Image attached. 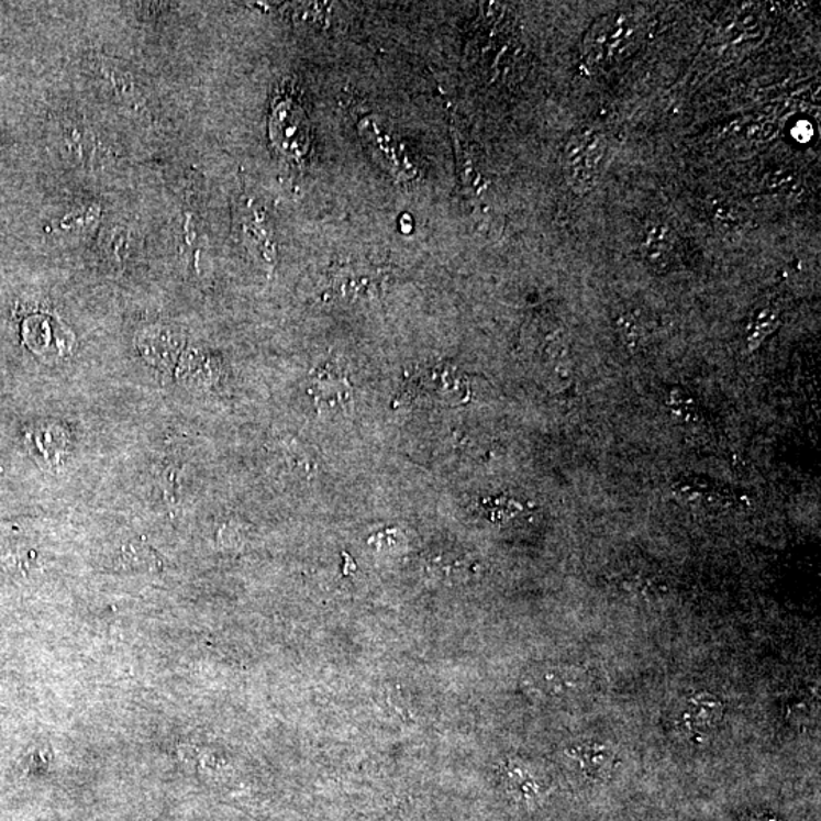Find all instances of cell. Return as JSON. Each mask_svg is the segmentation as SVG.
Wrapping results in <instances>:
<instances>
[{
    "instance_id": "6da1fadb",
    "label": "cell",
    "mask_w": 821,
    "mask_h": 821,
    "mask_svg": "<svg viewBox=\"0 0 821 821\" xmlns=\"http://www.w3.org/2000/svg\"><path fill=\"white\" fill-rule=\"evenodd\" d=\"M607 141L600 130L586 126L567 142L563 169L570 188L587 193L593 188L604 160Z\"/></svg>"
},
{
    "instance_id": "7a4b0ae2",
    "label": "cell",
    "mask_w": 821,
    "mask_h": 821,
    "mask_svg": "<svg viewBox=\"0 0 821 821\" xmlns=\"http://www.w3.org/2000/svg\"><path fill=\"white\" fill-rule=\"evenodd\" d=\"M636 23L632 15L610 13L593 23L583 42L587 65L602 67L618 62L633 45Z\"/></svg>"
},
{
    "instance_id": "3957f363",
    "label": "cell",
    "mask_w": 821,
    "mask_h": 821,
    "mask_svg": "<svg viewBox=\"0 0 821 821\" xmlns=\"http://www.w3.org/2000/svg\"><path fill=\"white\" fill-rule=\"evenodd\" d=\"M359 136L363 138L365 148L376 162L396 180L412 181L419 176L418 166L408 156L399 141L385 133L382 126L373 118H365L359 122Z\"/></svg>"
},
{
    "instance_id": "277c9868",
    "label": "cell",
    "mask_w": 821,
    "mask_h": 821,
    "mask_svg": "<svg viewBox=\"0 0 821 821\" xmlns=\"http://www.w3.org/2000/svg\"><path fill=\"white\" fill-rule=\"evenodd\" d=\"M62 141L67 158L77 162L78 165H98L107 157L104 142L86 122L67 118L62 129Z\"/></svg>"
},
{
    "instance_id": "5b68a950",
    "label": "cell",
    "mask_w": 821,
    "mask_h": 821,
    "mask_svg": "<svg viewBox=\"0 0 821 821\" xmlns=\"http://www.w3.org/2000/svg\"><path fill=\"white\" fill-rule=\"evenodd\" d=\"M677 236L672 225L661 220H650L642 225L639 233V247L646 264L654 271H666L672 268L676 256Z\"/></svg>"
},
{
    "instance_id": "8992f818",
    "label": "cell",
    "mask_w": 821,
    "mask_h": 821,
    "mask_svg": "<svg viewBox=\"0 0 821 821\" xmlns=\"http://www.w3.org/2000/svg\"><path fill=\"white\" fill-rule=\"evenodd\" d=\"M182 336L173 328L151 326L138 333L137 347L146 363L158 368H169L180 356Z\"/></svg>"
},
{
    "instance_id": "52a82bcc",
    "label": "cell",
    "mask_w": 821,
    "mask_h": 821,
    "mask_svg": "<svg viewBox=\"0 0 821 821\" xmlns=\"http://www.w3.org/2000/svg\"><path fill=\"white\" fill-rule=\"evenodd\" d=\"M724 704L711 692H697L688 698L680 715V725L689 735L706 737L723 720Z\"/></svg>"
},
{
    "instance_id": "ba28073f",
    "label": "cell",
    "mask_w": 821,
    "mask_h": 821,
    "mask_svg": "<svg viewBox=\"0 0 821 821\" xmlns=\"http://www.w3.org/2000/svg\"><path fill=\"white\" fill-rule=\"evenodd\" d=\"M95 78L99 79L104 91L124 102L126 106L137 107L142 101L141 87L134 82L130 73L119 67L110 59H99L93 65Z\"/></svg>"
},
{
    "instance_id": "9c48e42d",
    "label": "cell",
    "mask_w": 821,
    "mask_h": 821,
    "mask_svg": "<svg viewBox=\"0 0 821 821\" xmlns=\"http://www.w3.org/2000/svg\"><path fill=\"white\" fill-rule=\"evenodd\" d=\"M177 373L178 379L185 387L197 391L208 390L217 382L218 375H220L217 360L198 348H190L182 355Z\"/></svg>"
},
{
    "instance_id": "30bf717a",
    "label": "cell",
    "mask_w": 821,
    "mask_h": 821,
    "mask_svg": "<svg viewBox=\"0 0 821 821\" xmlns=\"http://www.w3.org/2000/svg\"><path fill=\"white\" fill-rule=\"evenodd\" d=\"M240 225L242 240L248 242L252 247L257 248L265 259L273 260L276 257V245L273 242V230L269 228L267 215L260 209H256L252 202L240 212Z\"/></svg>"
},
{
    "instance_id": "8fae6325",
    "label": "cell",
    "mask_w": 821,
    "mask_h": 821,
    "mask_svg": "<svg viewBox=\"0 0 821 821\" xmlns=\"http://www.w3.org/2000/svg\"><path fill=\"white\" fill-rule=\"evenodd\" d=\"M574 759L580 764L581 772L590 779L609 775L613 764L612 753L600 744H586L575 748Z\"/></svg>"
},
{
    "instance_id": "7c38bea8",
    "label": "cell",
    "mask_w": 821,
    "mask_h": 821,
    "mask_svg": "<svg viewBox=\"0 0 821 821\" xmlns=\"http://www.w3.org/2000/svg\"><path fill=\"white\" fill-rule=\"evenodd\" d=\"M578 680L580 678L573 669L547 668L537 677L535 684H537L539 691L546 696L562 697L569 696L577 688Z\"/></svg>"
},
{
    "instance_id": "4fadbf2b",
    "label": "cell",
    "mask_w": 821,
    "mask_h": 821,
    "mask_svg": "<svg viewBox=\"0 0 821 821\" xmlns=\"http://www.w3.org/2000/svg\"><path fill=\"white\" fill-rule=\"evenodd\" d=\"M618 335L626 351L636 353L645 343V324L636 313H622L617 323Z\"/></svg>"
},
{
    "instance_id": "5bb4252c",
    "label": "cell",
    "mask_w": 821,
    "mask_h": 821,
    "mask_svg": "<svg viewBox=\"0 0 821 821\" xmlns=\"http://www.w3.org/2000/svg\"><path fill=\"white\" fill-rule=\"evenodd\" d=\"M779 324H780L779 309L765 308L763 309V311L757 313L748 331L747 341H748L750 351H755V348L759 346V344L763 343L765 339H767L769 333H773L776 331Z\"/></svg>"
},
{
    "instance_id": "9a60e30c",
    "label": "cell",
    "mask_w": 821,
    "mask_h": 821,
    "mask_svg": "<svg viewBox=\"0 0 821 821\" xmlns=\"http://www.w3.org/2000/svg\"><path fill=\"white\" fill-rule=\"evenodd\" d=\"M666 404H668L674 415H677L678 419L684 420L686 423L694 422L697 419L696 400L685 390H680V388H673L668 392Z\"/></svg>"
},
{
    "instance_id": "2e32d148",
    "label": "cell",
    "mask_w": 821,
    "mask_h": 821,
    "mask_svg": "<svg viewBox=\"0 0 821 821\" xmlns=\"http://www.w3.org/2000/svg\"><path fill=\"white\" fill-rule=\"evenodd\" d=\"M713 218H715L717 229L721 233H724V235H733L741 228L740 217L732 209L718 208L717 212L713 213Z\"/></svg>"
}]
</instances>
